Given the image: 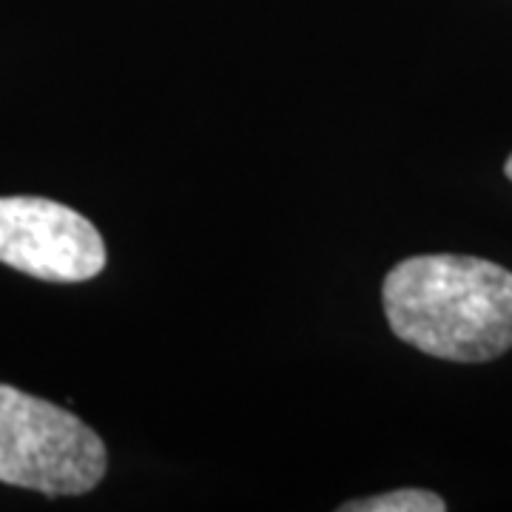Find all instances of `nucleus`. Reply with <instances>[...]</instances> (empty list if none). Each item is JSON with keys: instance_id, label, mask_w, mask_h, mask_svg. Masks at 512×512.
I'll return each mask as SVG.
<instances>
[{"instance_id": "obj_2", "label": "nucleus", "mask_w": 512, "mask_h": 512, "mask_svg": "<svg viewBox=\"0 0 512 512\" xmlns=\"http://www.w3.org/2000/svg\"><path fill=\"white\" fill-rule=\"evenodd\" d=\"M109 467L103 439L74 413L0 384V484L83 495Z\"/></svg>"}, {"instance_id": "obj_1", "label": "nucleus", "mask_w": 512, "mask_h": 512, "mask_svg": "<svg viewBox=\"0 0 512 512\" xmlns=\"http://www.w3.org/2000/svg\"><path fill=\"white\" fill-rule=\"evenodd\" d=\"M390 330L447 362H490L512 348V271L490 259L421 254L384 276Z\"/></svg>"}, {"instance_id": "obj_3", "label": "nucleus", "mask_w": 512, "mask_h": 512, "mask_svg": "<svg viewBox=\"0 0 512 512\" xmlns=\"http://www.w3.org/2000/svg\"><path fill=\"white\" fill-rule=\"evenodd\" d=\"M0 262L46 282H86L106 268V242L63 202L0 197Z\"/></svg>"}, {"instance_id": "obj_5", "label": "nucleus", "mask_w": 512, "mask_h": 512, "mask_svg": "<svg viewBox=\"0 0 512 512\" xmlns=\"http://www.w3.org/2000/svg\"><path fill=\"white\" fill-rule=\"evenodd\" d=\"M504 174H507V180L512 183V154L507 157V163H504Z\"/></svg>"}, {"instance_id": "obj_4", "label": "nucleus", "mask_w": 512, "mask_h": 512, "mask_svg": "<svg viewBox=\"0 0 512 512\" xmlns=\"http://www.w3.org/2000/svg\"><path fill=\"white\" fill-rule=\"evenodd\" d=\"M444 498L430 490H393L342 504V512H444Z\"/></svg>"}]
</instances>
